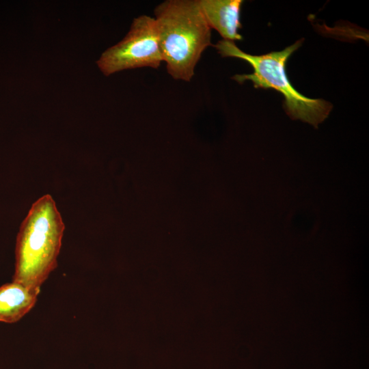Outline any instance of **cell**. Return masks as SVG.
Masks as SVG:
<instances>
[{
    "label": "cell",
    "mask_w": 369,
    "mask_h": 369,
    "mask_svg": "<svg viewBox=\"0 0 369 369\" xmlns=\"http://www.w3.org/2000/svg\"><path fill=\"white\" fill-rule=\"evenodd\" d=\"M202 14L210 27L215 29L223 40H241L238 32L241 27L242 0H197Z\"/></svg>",
    "instance_id": "5"
},
{
    "label": "cell",
    "mask_w": 369,
    "mask_h": 369,
    "mask_svg": "<svg viewBox=\"0 0 369 369\" xmlns=\"http://www.w3.org/2000/svg\"><path fill=\"white\" fill-rule=\"evenodd\" d=\"M38 295L14 282L0 286V322L18 321L33 308Z\"/></svg>",
    "instance_id": "6"
},
{
    "label": "cell",
    "mask_w": 369,
    "mask_h": 369,
    "mask_svg": "<svg viewBox=\"0 0 369 369\" xmlns=\"http://www.w3.org/2000/svg\"><path fill=\"white\" fill-rule=\"evenodd\" d=\"M301 44L298 40L280 51L260 55L245 53L234 42L221 40L214 46L223 57H236L248 62L254 69L251 74H236L233 79L240 83L251 81L256 88H273L284 98V108L292 119L301 120L315 128L329 115L332 105L323 99L308 98L290 83L286 72L288 59Z\"/></svg>",
    "instance_id": "3"
},
{
    "label": "cell",
    "mask_w": 369,
    "mask_h": 369,
    "mask_svg": "<svg viewBox=\"0 0 369 369\" xmlns=\"http://www.w3.org/2000/svg\"><path fill=\"white\" fill-rule=\"evenodd\" d=\"M159 44L168 74L190 81L203 52L211 46V29L197 0H166L154 9Z\"/></svg>",
    "instance_id": "1"
},
{
    "label": "cell",
    "mask_w": 369,
    "mask_h": 369,
    "mask_svg": "<svg viewBox=\"0 0 369 369\" xmlns=\"http://www.w3.org/2000/svg\"><path fill=\"white\" fill-rule=\"evenodd\" d=\"M64 223L55 201L44 195L31 206L17 235L13 282L39 294L57 265Z\"/></svg>",
    "instance_id": "2"
},
{
    "label": "cell",
    "mask_w": 369,
    "mask_h": 369,
    "mask_svg": "<svg viewBox=\"0 0 369 369\" xmlns=\"http://www.w3.org/2000/svg\"><path fill=\"white\" fill-rule=\"evenodd\" d=\"M163 62L154 18L141 15L133 19L126 36L103 52L97 65L106 76L142 67L158 68Z\"/></svg>",
    "instance_id": "4"
}]
</instances>
